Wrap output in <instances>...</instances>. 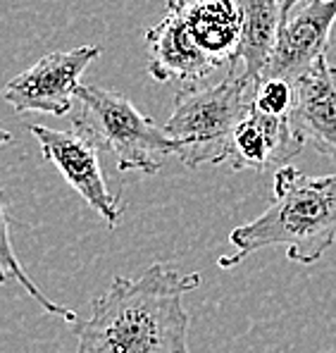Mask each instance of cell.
<instances>
[{"label": "cell", "instance_id": "1", "mask_svg": "<svg viewBox=\"0 0 336 353\" xmlns=\"http://www.w3.org/2000/svg\"><path fill=\"white\" fill-rule=\"evenodd\" d=\"M198 287V272L184 274L162 263L136 279L115 274L107 292L93 299L76 353H189L184 294Z\"/></svg>", "mask_w": 336, "mask_h": 353}, {"label": "cell", "instance_id": "2", "mask_svg": "<svg viewBox=\"0 0 336 353\" xmlns=\"http://www.w3.org/2000/svg\"><path fill=\"white\" fill-rule=\"evenodd\" d=\"M234 253L222 256L220 268H236L251 253L286 246V258L313 265L336 241V172L308 176L293 165L275 174V201L265 212L229 234Z\"/></svg>", "mask_w": 336, "mask_h": 353}, {"label": "cell", "instance_id": "3", "mask_svg": "<svg viewBox=\"0 0 336 353\" xmlns=\"http://www.w3.org/2000/svg\"><path fill=\"white\" fill-rule=\"evenodd\" d=\"M258 84L234 67L220 84L179 88L165 132L177 143V155L186 168L229 163L231 141L255 105Z\"/></svg>", "mask_w": 336, "mask_h": 353}, {"label": "cell", "instance_id": "4", "mask_svg": "<svg viewBox=\"0 0 336 353\" xmlns=\"http://www.w3.org/2000/svg\"><path fill=\"white\" fill-rule=\"evenodd\" d=\"M72 129L86 134L115 153L120 172L158 174L165 158L177 155V143L169 139L165 127H158L143 115L127 96L110 88L81 84L72 110Z\"/></svg>", "mask_w": 336, "mask_h": 353}, {"label": "cell", "instance_id": "5", "mask_svg": "<svg viewBox=\"0 0 336 353\" xmlns=\"http://www.w3.org/2000/svg\"><path fill=\"white\" fill-rule=\"evenodd\" d=\"M101 55L98 46H76L43 55L27 72L8 81L3 98L17 112H48L62 117L74 110L81 74Z\"/></svg>", "mask_w": 336, "mask_h": 353}, {"label": "cell", "instance_id": "6", "mask_svg": "<svg viewBox=\"0 0 336 353\" xmlns=\"http://www.w3.org/2000/svg\"><path fill=\"white\" fill-rule=\"evenodd\" d=\"M29 132L39 141L43 158L53 163L67 184L107 222L110 230H115L122 222L124 203L120 196L107 191L98 143L76 129L58 132L43 124H29Z\"/></svg>", "mask_w": 336, "mask_h": 353}, {"label": "cell", "instance_id": "7", "mask_svg": "<svg viewBox=\"0 0 336 353\" xmlns=\"http://www.w3.org/2000/svg\"><path fill=\"white\" fill-rule=\"evenodd\" d=\"M334 24L336 0L298 3L279 24L275 53L262 79H284L296 84L315 62L327 58Z\"/></svg>", "mask_w": 336, "mask_h": 353}, {"label": "cell", "instance_id": "8", "mask_svg": "<svg viewBox=\"0 0 336 353\" xmlns=\"http://www.w3.org/2000/svg\"><path fill=\"white\" fill-rule=\"evenodd\" d=\"M146 46L148 74L160 84L174 81L182 88L198 86L220 70L191 39L184 19V3L177 0H169L167 14L146 31Z\"/></svg>", "mask_w": 336, "mask_h": 353}, {"label": "cell", "instance_id": "9", "mask_svg": "<svg viewBox=\"0 0 336 353\" xmlns=\"http://www.w3.org/2000/svg\"><path fill=\"white\" fill-rule=\"evenodd\" d=\"M288 124L303 143L336 158V65L317 60L293 84V108Z\"/></svg>", "mask_w": 336, "mask_h": 353}, {"label": "cell", "instance_id": "10", "mask_svg": "<svg viewBox=\"0 0 336 353\" xmlns=\"http://www.w3.org/2000/svg\"><path fill=\"white\" fill-rule=\"evenodd\" d=\"M303 148V141L293 134L288 117H272L255 110L239 124L229 150V165L234 170L286 168Z\"/></svg>", "mask_w": 336, "mask_h": 353}, {"label": "cell", "instance_id": "11", "mask_svg": "<svg viewBox=\"0 0 336 353\" xmlns=\"http://www.w3.org/2000/svg\"><path fill=\"white\" fill-rule=\"evenodd\" d=\"M184 19L191 39L217 67L239 65L241 14L236 0H186Z\"/></svg>", "mask_w": 336, "mask_h": 353}, {"label": "cell", "instance_id": "12", "mask_svg": "<svg viewBox=\"0 0 336 353\" xmlns=\"http://www.w3.org/2000/svg\"><path fill=\"white\" fill-rule=\"evenodd\" d=\"M236 8L241 14L239 65L246 77L260 81L277 46L282 0H236Z\"/></svg>", "mask_w": 336, "mask_h": 353}, {"label": "cell", "instance_id": "13", "mask_svg": "<svg viewBox=\"0 0 336 353\" xmlns=\"http://www.w3.org/2000/svg\"><path fill=\"white\" fill-rule=\"evenodd\" d=\"M8 282H17L22 289H27V294L45 310V313L58 315V318L67 320V323H74L76 320L74 310L50 301L48 296L31 282L27 270L22 268V263H19L17 253H14V248H12V239H10V217H8V210H5L3 196H0V284H8Z\"/></svg>", "mask_w": 336, "mask_h": 353}, {"label": "cell", "instance_id": "14", "mask_svg": "<svg viewBox=\"0 0 336 353\" xmlns=\"http://www.w3.org/2000/svg\"><path fill=\"white\" fill-rule=\"evenodd\" d=\"M293 108V84L284 79H262L255 93V110L272 117H288Z\"/></svg>", "mask_w": 336, "mask_h": 353}, {"label": "cell", "instance_id": "15", "mask_svg": "<svg viewBox=\"0 0 336 353\" xmlns=\"http://www.w3.org/2000/svg\"><path fill=\"white\" fill-rule=\"evenodd\" d=\"M298 3H303V0H282V19L286 17V14L291 12V10L296 8Z\"/></svg>", "mask_w": 336, "mask_h": 353}, {"label": "cell", "instance_id": "16", "mask_svg": "<svg viewBox=\"0 0 336 353\" xmlns=\"http://www.w3.org/2000/svg\"><path fill=\"white\" fill-rule=\"evenodd\" d=\"M10 141H12V137H10V132H8V129L0 127V148H3L5 143H10Z\"/></svg>", "mask_w": 336, "mask_h": 353}, {"label": "cell", "instance_id": "17", "mask_svg": "<svg viewBox=\"0 0 336 353\" xmlns=\"http://www.w3.org/2000/svg\"><path fill=\"white\" fill-rule=\"evenodd\" d=\"M177 3H186V0H177Z\"/></svg>", "mask_w": 336, "mask_h": 353}]
</instances>
